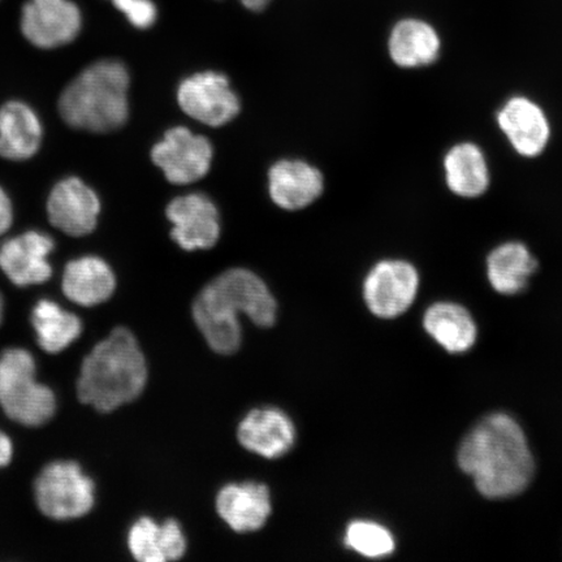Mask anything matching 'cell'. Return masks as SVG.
Masks as SVG:
<instances>
[{"label": "cell", "mask_w": 562, "mask_h": 562, "mask_svg": "<svg viewBox=\"0 0 562 562\" xmlns=\"http://www.w3.org/2000/svg\"><path fill=\"white\" fill-rule=\"evenodd\" d=\"M13 453H15V447H13L12 439L4 431L0 430V469L10 465Z\"/></svg>", "instance_id": "f1b7e54d"}, {"label": "cell", "mask_w": 562, "mask_h": 562, "mask_svg": "<svg viewBox=\"0 0 562 562\" xmlns=\"http://www.w3.org/2000/svg\"><path fill=\"white\" fill-rule=\"evenodd\" d=\"M166 213L173 224L171 236L182 249H210L220 240V214L209 196L199 193L178 196Z\"/></svg>", "instance_id": "4fadbf2b"}, {"label": "cell", "mask_w": 562, "mask_h": 562, "mask_svg": "<svg viewBox=\"0 0 562 562\" xmlns=\"http://www.w3.org/2000/svg\"><path fill=\"white\" fill-rule=\"evenodd\" d=\"M38 510L54 521H74L89 515L95 505V483L72 460L47 463L33 484Z\"/></svg>", "instance_id": "8992f818"}, {"label": "cell", "mask_w": 562, "mask_h": 562, "mask_svg": "<svg viewBox=\"0 0 562 562\" xmlns=\"http://www.w3.org/2000/svg\"><path fill=\"white\" fill-rule=\"evenodd\" d=\"M537 270V258L525 244L519 241L496 246L487 258L490 284L497 293L507 294V296L525 291Z\"/></svg>", "instance_id": "603a6c76"}, {"label": "cell", "mask_w": 562, "mask_h": 562, "mask_svg": "<svg viewBox=\"0 0 562 562\" xmlns=\"http://www.w3.org/2000/svg\"><path fill=\"white\" fill-rule=\"evenodd\" d=\"M3 307H4L3 297H2V294H0V323H2V319H3Z\"/></svg>", "instance_id": "4dcf8cb0"}, {"label": "cell", "mask_w": 562, "mask_h": 562, "mask_svg": "<svg viewBox=\"0 0 562 562\" xmlns=\"http://www.w3.org/2000/svg\"><path fill=\"white\" fill-rule=\"evenodd\" d=\"M178 100L187 115L210 126L227 124L240 112V100L227 77L216 72L194 75L182 81Z\"/></svg>", "instance_id": "9c48e42d"}, {"label": "cell", "mask_w": 562, "mask_h": 562, "mask_svg": "<svg viewBox=\"0 0 562 562\" xmlns=\"http://www.w3.org/2000/svg\"><path fill=\"white\" fill-rule=\"evenodd\" d=\"M449 191L461 199H480L488 191L491 172L486 156L473 143L457 144L442 160Z\"/></svg>", "instance_id": "44dd1931"}, {"label": "cell", "mask_w": 562, "mask_h": 562, "mask_svg": "<svg viewBox=\"0 0 562 562\" xmlns=\"http://www.w3.org/2000/svg\"><path fill=\"white\" fill-rule=\"evenodd\" d=\"M151 158L172 184H191L205 178L210 171L213 146L207 138L178 126L168 131L164 140L154 146Z\"/></svg>", "instance_id": "ba28073f"}, {"label": "cell", "mask_w": 562, "mask_h": 562, "mask_svg": "<svg viewBox=\"0 0 562 562\" xmlns=\"http://www.w3.org/2000/svg\"><path fill=\"white\" fill-rule=\"evenodd\" d=\"M459 463L488 498L521 494L536 470L522 428L505 414H491L468 434L460 446Z\"/></svg>", "instance_id": "7a4b0ae2"}, {"label": "cell", "mask_w": 562, "mask_h": 562, "mask_svg": "<svg viewBox=\"0 0 562 562\" xmlns=\"http://www.w3.org/2000/svg\"><path fill=\"white\" fill-rule=\"evenodd\" d=\"M217 515L236 532L261 530L272 513L270 488L263 483H231L216 496Z\"/></svg>", "instance_id": "2e32d148"}, {"label": "cell", "mask_w": 562, "mask_h": 562, "mask_svg": "<svg viewBox=\"0 0 562 562\" xmlns=\"http://www.w3.org/2000/svg\"><path fill=\"white\" fill-rule=\"evenodd\" d=\"M269 328L276 325L277 300L255 272L232 269L209 283L193 304V319L203 339L216 353L234 355L241 347L240 318Z\"/></svg>", "instance_id": "6da1fadb"}, {"label": "cell", "mask_w": 562, "mask_h": 562, "mask_svg": "<svg viewBox=\"0 0 562 562\" xmlns=\"http://www.w3.org/2000/svg\"><path fill=\"white\" fill-rule=\"evenodd\" d=\"M441 40L431 24L420 19H404L392 27L389 38L391 59L400 68L416 69L439 59Z\"/></svg>", "instance_id": "ffe728a7"}, {"label": "cell", "mask_w": 562, "mask_h": 562, "mask_svg": "<svg viewBox=\"0 0 562 562\" xmlns=\"http://www.w3.org/2000/svg\"><path fill=\"white\" fill-rule=\"evenodd\" d=\"M273 202L284 210L305 209L319 199L325 188L322 173L301 160H281L269 175Z\"/></svg>", "instance_id": "e0dca14e"}, {"label": "cell", "mask_w": 562, "mask_h": 562, "mask_svg": "<svg viewBox=\"0 0 562 562\" xmlns=\"http://www.w3.org/2000/svg\"><path fill=\"white\" fill-rule=\"evenodd\" d=\"M498 128L524 158L542 156L551 139V124L537 102L524 95L509 98L497 112Z\"/></svg>", "instance_id": "8fae6325"}, {"label": "cell", "mask_w": 562, "mask_h": 562, "mask_svg": "<svg viewBox=\"0 0 562 562\" xmlns=\"http://www.w3.org/2000/svg\"><path fill=\"white\" fill-rule=\"evenodd\" d=\"M187 538L176 519L161 525L149 517L139 518L128 533V548L139 562L178 561L187 552Z\"/></svg>", "instance_id": "ac0fdd59"}, {"label": "cell", "mask_w": 562, "mask_h": 562, "mask_svg": "<svg viewBox=\"0 0 562 562\" xmlns=\"http://www.w3.org/2000/svg\"><path fill=\"white\" fill-rule=\"evenodd\" d=\"M418 288L416 267L403 259H384L364 279L363 297L372 314L392 319L412 306Z\"/></svg>", "instance_id": "52a82bcc"}, {"label": "cell", "mask_w": 562, "mask_h": 562, "mask_svg": "<svg viewBox=\"0 0 562 562\" xmlns=\"http://www.w3.org/2000/svg\"><path fill=\"white\" fill-rule=\"evenodd\" d=\"M31 322L38 347L48 355L61 353L82 334L79 316L53 300H40L33 307Z\"/></svg>", "instance_id": "cb8c5ba5"}, {"label": "cell", "mask_w": 562, "mask_h": 562, "mask_svg": "<svg viewBox=\"0 0 562 562\" xmlns=\"http://www.w3.org/2000/svg\"><path fill=\"white\" fill-rule=\"evenodd\" d=\"M146 383V358L136 336L116 327L83 358L76 392L81 404L111 413L135 402Z\"/></svg>", "instance_id": "3957f363"}, {"label": "cell", "mask_w": 562, "mask_h": 562, "mask_svg": "<svg viewBox=\"0 0 562 562\" xmlns=\"http://www.w3.org/2000/svg\"><path fill=\"white\" fill-rule=\"evenodd\" d=\"M424 325L427 334L452 353H462L474 346L475 322L465 307L452 302H438L428 307Z\"/></svg>", "instance_id": "d4e9b609"}, {"label": "cell", "mask_w": 562, "mask_h": 562, "mask_svg": "<svg viewBox=\"0 0 562 562\" xmlns=\"http://www.w3.org/2000/svg\"><path fill=\"white\" fill-rule=\"evenodd\" d=\"M128 70L116 60L94 63L63 91L59 111L72 128L105 133L128 119Z\"/></svg>", "instance_id": "277c9868"}, {"label": "cell", "mask_w": 562, "mask_h": 562, "mask_svg": "<svg viewBox=\"0 0 562 562\" xmlns=\"http://www.w3.org/2000/svg\"><path fill=\"white\" fill-rule=\"evenodd\" d=\"M237 439L251 453L265 459H280L296 441V427L278 407H261L246 414L238 425Z\"/></svg>", "instance_id": "9a60e30c"}, {"label": "cell", "mask_w": 562, "mask_h": 562, "mask_svg": "<svg viewBox=\"0 0 562 562\" xmlns=\"http://www.w3.org/2000/svg\"><path fill=\"white\" fill-rule=\"evenodd\" d=\"M0 409L24 427H42L55 417L58 400L50 386L38 382L30 350L13 347L0 353Z\"/></svg>", "instance_id": "5b68a950"}, {"label": "cell", "mask_w": 562, "mask_h": 562, "mask_svg": "<svg viewBox=\"0 0 562 562\" xmlns=\"http://www.w3.org/2000/svg\"><path fill=\"white\" fill-rule=\"evenodd\" d=\"M82 16L70 0H27L21 13V31L32 45L56 48L80 34Z\"/></svg>", "instance_id": "30bf717a"}, {"label": "cell", "mask_w": 562, "mask_h": 562, "mask_svg": "<svg viewBox=\"0 0 562 562\" xmlns=\"http://www.w3.org/2000/svg\"><path fill=\"white\" fill-rule=\"evenodd\" d=\"M270 2L271 0H241L245 9L252 12H262Z\"/></svg>", "instance_id": "f546056e"}, {"label": "cell", "mask_w": 562, "mask_h": 562, "mask_svg": "<svg viewBox=\"0 0 562 562\" xmlns=\"http://www.w3.org/2000/svg\"><path fill=\"white\" fill-rule=\"evenodd\" d=\"M13 211L9 195L0 188V235L5 234L12 226Z\"/></svg>", "instance_id": "83f0119b"}, {"label": "cell", "mask_w": 562, "mask_h": 562, "mask_svg": "<svg viewBox=\"0 0 562 562\" xmlns=\"http://www.w3.org/2000/svg\"><path fill=\"white\" fill-rule=\"evenodd\" d=\"M115 288L114 271L103 259L94 256L74 259L63 273V293L82 307L103 304L114 294Z\"/></svg>", "instance_id": "d6986e66"}, {"label": "cell", "mask_w": 562, "mask_h": 562, "mask_svg": "<svg viewBox=\"0 0 562 562\" xmlns=\"http://www.w3.org/2000/svg\"><path fill=\"white\" fill-rule=\"evenodd\" d=\"M40 117L23 102H9L0 109V157L25 160L38 151L42 140Z\"/></svg>", "instance_id": "7402d4cb"}, {"label": "cell", "mask_w": 562, "mask_h": 562, "mask_svg": "<svg viewBox=\"0 0 562 562\" xmlns=\"http://www.w3.org/2000/svg\"><path fill=\"white\" fill-rule=\"evenodd\" d=\"M54 248L50 236L37 231L25 232L0 245V270L20 288L44 284L53 276L48 256Z\"/></svg>", "instance_id": "7c38bea8"}, {"label": "cell", "mask_w": 562, "mask_h": 562, "mask_svg": "<svg viewBox=\"0 0 562 562\" xmlns=\"http://www.w3.org/2000/svg\"><path fill=\"white\" fill-rule=\"evenodd\" d=\"M112 2L138 30H147L156 23L158 11L151 0H112Z\"/></svg>", "instance_id": "4316f807"}, {"label": "cell", "mask_w": 562, "mask_h": 562, "mask_svg": "<svg viewBox=\"0 0 562 562\" xmlns=\"http://www.w3.org/2000/svg\"><path fill=\"white\" fill-rule=\"evenodd\" d=\"M100 211L101 203L93 189L77 178L61 180L48 195V221L69 236L91 234L97 226Z\"/></svg>", "instance_id": "5bb4252c"}, {"label": "cell", "mask_w": 562, "mask_h": 562, "mask_svg": "<svg viewBox=\"0 0 562 562\" xmlns=\"http://www.w3.org/2000/svg\"><path fill=\"white\" fill-rule=\"evenodd\" d=\"M346 543L351 550L367 558L386 557L395 550V540L385 527L369 522L355 521L348 526Z\"/></svg>", "instance_id": "484cf974"}]
</instances>
